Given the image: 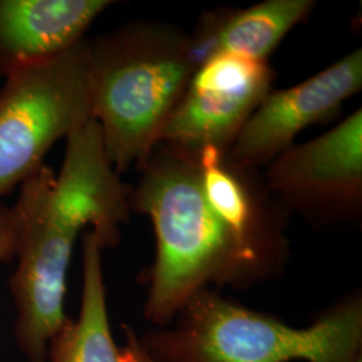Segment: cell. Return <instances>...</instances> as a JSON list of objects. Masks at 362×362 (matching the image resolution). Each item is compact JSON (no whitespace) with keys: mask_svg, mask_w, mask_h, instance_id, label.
I'll use <instances>...</instances> for the list:
<instances>
[{"mask_svg":"<svg viewBox=\"0 0 362 362\" xmlns=\"http://www.w3.org/2000/svg\"><path fill=\"white\" fill-rule=\"evenodd\" d=\"M194 70L188 34L170 25L139 21L88 38L91 118L119 175L160 143Z\"/></svg>","mask_w":362,"mask_h":362,"instance_id":"2","label":"cell"},{"mask_svg":"<svg viewBox=\"0 0 362 362\" xmlns=\"http://www.w3.org/2000/svg\"><path fill=\"white\" fill-rule=\"evenodd\" d=\"M361 89L358 49L293 88L270 91L226 153L227 160L258 170L293 146L299 132L334 118Z\"/></svg>","mask_w":362,"mask_h":362,"instance_id":"8","label":"cell"},{"mask_svg":"<svg viewBox=\"0 0 362 362\" xmlns=\"http://www.w3.org/2000/svg\"><path fill=\"white\" fill-rule=\"evenodd\" d=\"M54 177L43 165L21 185L13 204L21 233L10 287L18 310L16 341L30 362H46L52 338L69 320L67 270L78 235L85 231L54 206Z\"/></svg>","mask_w":362,"mask_h":362,"instance_id":"5","label":"cell"},{"mask_svg":"<svg viewBox=\"0 0 362 362\" xmlns=\"http://www.w3.org/2000/svg\"><path fill=\"white\" fill-rule=\"evenodd\" d=\"M315 8L313 0H266L248 8H221L200 18L188 34L196 69L220 52L269 61V57L294 27Z\"/></svg>","mask_w":362,"mask_h":362,"instance_id":"11","label":"cell"},{"mask_svg":"<svg viewBox=\"0 0 362 362\" xmlns=\"http://www.w3.org/2000/svg\"><path fill=\"white\" fill-rule=\"evenodd\" d=\"M267 191L286 212L318 226L357 223L362 214V110L275 157Z\"/></svg>","mask_w":362,"mask_h":362,"instance_id":"6","label":"cell"},{"mask_svg":"<svg viewBox=\"0 0 362 362\" xmlns=\"http://www.w3.org/2000/svg\"><path fill=\"white\" fill-rule=\"evenodd\" d=\"M125 337H127V349L129 351L130 357H132V362H155L143 349L140 341H139V336L136 334V332L125 326Z\"/></svg>","mask_w":362,"mask_h":362,"instance_id":"14","label":"cell"},{"mask_svg":"<svg viewBox=\"0 0 362 362\" xmlns=\"http://www.w3.org/2000/svg\"><path fill=\"white\" fill-rule=\"evenodd\" d=\"M109 0H0V77L39 65L86 39Z\"/></svg>","mask_w":362,"mask_h":362,"instance_id":"10","label":"cell"},{"mask_svg":"<svg viewBox=\"0 0 362 362\" xmlns=\"http://www.w3.org/2000/svg\"><path fill=\"white\" fill-rule=\"evenodd\" d=\"M21 219L15 206H0V264L16 257Z\"/></svg>","mask_w":362,"mask_h":362,"instance_id":"13","label":"cell"},{"mask_svg":"<svg viewBox=\"0 0 362 362\" xmlns=\"http://www.w3.org/2000/svg\"><path fill=\"white\" fill-rule=\"evenodd\" d=\"M130 189L106 155L103 133L93 118L66 139L52 199L94 233L104 250L119 243L121 226L132 212Z\"/></svg>","mask_w":362,"mask_h":362,"instance_id":"9","label":"cell"},{"mask_svg":"<svg viewBox=\"0 0 362 362\" xmlns=\"http://www.w3.org/2000/svg\"><path fill=\"white\" fill-rule=\"evenodd\" d=\"M104 248L94 233L83 235V285L77 320H67L49 345L52 362H132L112 336L103 270Z\"/></svg>","mask_w":362,"mask_h":362,"instance_id":"12","label":"cell"},{"mask_svg":"<svg viewBox=\"0 0 362 362\" xmlns=\"http://www.w3.org/2000/svg\"><path fill=\"white\" fill-rule=\"evenodd\" d=\"M139 170L130 209L151 219L156 236L146 321L167 326L208 285L242 288L270 279L208 202L197 152L158 143Z\"/></svg>","mask_w":362,"mask_h":362,"instance_id":"1","label":"cell"},{"mask_svg":"<svg viewBox=\"0 0 362 362\" xmlns=\"http://www.w3.org/2000/svg\"><path fill=\"white\" fill-rule=\"evenodd\" d=\"M170 324L139 337L155 362H361L362 297L357 291L310 326L291 327L207 287L194 293Z\"/></svg>","mask_w":362,"mask_h":362,"instance_id":"3","label":"cell"},{"mask_svg":"<svg viewBox=\"0 0 362 362\" xmlns=\"http://www.w3.org/2000/svg\"><path fill=\"white\" fill-rule=\"evenodd\" d=\"M269 61L220 52L194 70L160 143L189 152L215 148L227 153L248 118L272 90Z\"/></svg>","mask_w":362,"mask_h":362,"instance_id":"7","label":"cell"},{"mask_svg":"<svg viewBox=\"0 0 362 362\" xmlns=\"http://www.w3.org/2000/svg\"><path fill=\"white\" fill-rule=\"evenodd\" d=\"M91 119L88 38L4 78L0 89V199L42 168L52 145Z\"/></svg>","mask_w":362,"mask_h":362,"instance_id":"4","label":"cell"}]
</instances>
